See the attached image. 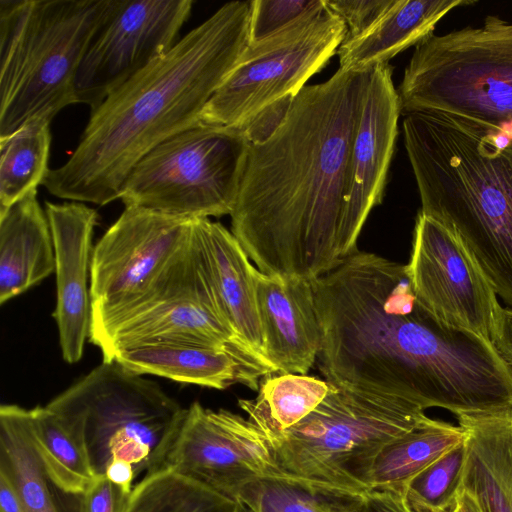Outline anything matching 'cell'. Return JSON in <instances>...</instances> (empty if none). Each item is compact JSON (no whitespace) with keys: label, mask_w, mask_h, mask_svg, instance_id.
Returning a JSON list of instances; mask_svg holds the SVG:
<instances>
[{"label":"cell","mask_w":512,"mask_h":512,"mask_svg":"<svg viewBox=\"0 0 512 512\" xmlns=\"http://www.w3.org/2000/svg\"><path fill=\"white\" fill-rule=\"evenodd\" d=\"M423 214L449 229L512 307V132L437 110L403 115Z\"/></svg>","instance_id":"obj_4"},{"label":"cell","mask_w":512,"mask_h":512,"mask_svg":"<svg viewBox=\"0 0 512 512\" xmlns=\"http://www.w3.org/2000/svg\"><path fill=\"white\" fill-rule=\"evenodd\" d=\"M249 147L243 128L200 121L148 152L119 199L125 207L187 219L231 215Z\"/></svg>","instance_id":"obj_9"},{"label":"cell","mask_w":512,"mask_h":512,"mask_svg":"<svg viewBox=\"0 0 512 512\" xmlns=\"http://www.w3.org/2000/svg\"><path fill=\"white\" fill-rule=\"evenodd\" d=\"M406 265L417 298L435 317L492 340L502 309L495 289L461 241L420 211Z\"/></svg>","instance_id":"obj_14"},{"label":"cell","mask_w":512,"mask_h":512,"mask_svg":"<svg viewBox=\"0 0 512 512\" xmlns=\"http://www.w3.org/2000/svg\"><path fill=\"white\" fill-rule=\"evenodd\" d=\"M0 512H25L20 495L12 482L0 473Z\"/></svg>","instance_id":"obj_38"},{"label":"cell","mask_w":512,"mask_h":512,"mask_svg":"<svg viewBox=\"0 0 512 512\" xmlns=\"http://www.w3.org/2000/svg\"><path fill=\"white\" fill-rule=\"evenodd\" d=\"M252 0L231 1L90 113L67 162L42 185L58 198L99 206L120 197L132 168L200 115L250 41Z\"/></svg>","instance_id":"obj_3"},{"label":"cell","mask_w":512,"mask_h":512,"mask_svg":"<svg viewBox=\"0 0 512 512\" xmlns=\"http://www.w3.org/2000/svg\"><path fill=\"white\" fill-rule=\"evenodd\" d=\"M330 383L319 378L274 372L260 382L254 399H239V407L263 436L283 432L306 418L324 400Z\"/></svg>","instance_id":"obj_25"},{"label":"cell","mask_w":512,"mask_h":512,"mask_svg":"<svg viewBox=\"0 0 512 512\" xmlns=\"http://www.w3.org/2000/svg\"><path fill=\"white\" fill-rule=\"evenodd\" d=\"M193 221L125 207L93 248L91 316L119 308L152 286L188 244Z\"/></svg>","instance_id":"obj_13"},{"label":"cell","mask_w":512,"mask_h":512,"mask_svg":"<svg viewBox=\"0 0 512 512\" xmlns=\"http://www.w3.org/2000/svg\"><path fill=\"white\" fill-rule=\"evenodd\" d=\"M55 254L56 321L63 359L77 363L91 329L90 275L95 209L81 202H45Z\"/></svg>","instance_id":"obj_16"},{"label":"cell","mask_w":512,"mask_h":512,"mask_svg":"<svg viewBox=\"0 0 512 512\" xmlns=\"http://www.w3.org/2000/svg\"><path fill=\"white\" fill-rule=\"evenodd\" d=\"M85 494L86 512H124L130 494L106 476L95 477Z\"/></svg>","instance_id":"obj_35"},{"label":"cell","mask_w":512,"mask_h":512,"mask_svg":"<svg viewBox=\"0 0 512 512\" xmlns=\"http://www.w3.org/2000/svg\"><path fill=\"white\" fill-rule=\"evenodd\" d=\"M330 383V382H329ZM411 401L330 383L324 400L295 426L263 436L275 471L319 493L369 489L375 459L428 416Z\"/></svg>","instance_id":"obj_6"},{"label":"cell","mask_w":512,"mask_h":512,"mask_svg":"<svg viewBox=\"0 0 512 512\" xmlns=\"http://www.w3.org/2000/svg\"><path fill=\"white\" fill-rule=\"evenodd\" d=\"M344 38V23L325 6L267 38L249 42L205 105L200 121L246 127L269 106L294 97L337 53Z\"/></svg>","instance_id":"obj_11"},{"label":"cell","mask_w":512,"mask_h":512,"mask_svg":"<svg viewBox=\"0 0 512 512\" xmlns=\"http://www.w3.org/2000/svg\"><path fill=\"white\" fill-rule=\"evenodd\" d=\"M464 438L459 425L427 417L381 450L369 474V488H404L413 476Z\"/></svg>","instance_id":"obj_26"},{"label":"cell","mask_w":512,"mask_h":512,"mask_svg":"<svg viewBox=\"0 0 512 512\" xmlns=\"http://www.w3.org/2000/svg\"><path fill=\"white\" fill-rule=\"evenodd\" d=\"M322 495L330 512H414L404 488H369L359 492Z\"/></svg>","instance_id":"obj_33"},{"label":"cell","mask_w":512,"mask_h":512,"mask_svg":"<svg viewBox=\"0 0 512 512\" xmlns=\"http://www.w3.org/2000/svg\"><path fill=\"white\" fill-rule=\"evenodd\" d=\"M117 0H0V137L77 103L75 80Z\"/></svg>","instance_id":"obj_5"},{"label":"cell","mask_w":512,"mask_h":512,"mask_svg":"<svg viewBox=\"0 0 512 512\" xmlns=\"http://www.w3.org/2000/svg\"><path fill=\"white\" fill-rule=\"evenodd\" d=\"M237 500L246 512H330L318 491L279 475L249 482L239 491Z\"/></svg>","instance_id":"obj_31"},{"label":"cell","mask_w":512,"mask_h":512,"mask_svg":"<svg viewBox=\"0 0 512 512\" xmlns=\"http://www.w3.org/2000/svg\"><path fill=\"white\" fill-rule=\"evenodd\" d=\"M244 512H246V510L244 509Z\"/></svg>","instance_id":"obj_41"},{"label":"cell","mask_w":512,"mask_h":512,"mask_svg":"<svg viewBox=\"0 0 512 512\" xmlns=\"http://www.w3.org/2000/svg\"><path fill=\"white\" fill-rule=\"evenodd\" d=\"M29 410L34 441L50 477L66 490L84 493L95 475L80 437L49 407Z\"/></svg>","instance_id":"obj_29"},{"label":"cell","mask_w":512,"mask_h":512,"mask_svg":"<svg viewBox=\"0 0 512 512\" xmlns=\"http://www.w3.org/2000/svg\"><path fill=\"white\" fill-rule=\"evenodd\" d=\"M114 484L120 486L125 492H132V483L136 473L132 464L123 459H113L105 470V475Z\"/></svg>","instance_id":"obj_37"},{"label":"cell","mask_w":512,"mask_h":512,"mask_svg":"<svg viewBox=\"0 0 512 512\" xmlns=\"http://www.w3.org/2000/svg\"><path fill=\"white\" fill-rule=\"evenodd\" d=\"M448 512H461L460 505L458 503V499H457L456 504Z\"/></svg>","instance_id":"obj_40"},{"label":"cell","mask_w":512,"mask_h":512,"mask_svg":"<svg viewBox=\"0 0 512 512\" xmlns=\"http://www.w3.org/2000/svg\"><path fill=\"white\" fill-rule=\"evenodd\" d=\"M112 360L139 375H155L218 390L239 383L258 391L261 380L275 372L246 346L221 348L153 342L121 350Z\"/></svg>","instance_id":"obj_19"},{"label":"cell","mask_w":512,"mask_h":512,"mask_svg":"<svg viewBox=\"0 0 512 512\" xmlns=\"http://www.w3.org/2000/svg\"><path fill=\"white\" fill-rule=\"evenodd\" d=\"M0 473L18 491L25 512H86L84 493L50 477L34 441L30 410L15 404L0 407Z\"/></svg>","instance_id":"obj_23"},{"label":"cell","mask_w":512,"mask_h":512,"mask_svg":"<svg viewBox=\"0 0 512 512\" xmlns=\"http://www.w3.org/2000/svg\"><path fill=\"white\" fill-rule=\"evenodd\" d=\"M311 284L326 381L456 416L512 407V366L491 341L435 317L407 265L358 250Z\"/></svg>","instance_id":"obj_1"},{"label":"cell","mask_w":512,"mask_h":512,"mask_svg":"<svg viewBox=\"0 0 512 512\" xmlns=\"http://www.w3.org/2000/svg\"><path fill=\"white\" fill-rule=\"evenodd\" d=\"M388 63L373 67L353 141L345 226L357 245L372 209L382 202L398 134L400 104Z\"/></svg>","instance_id":"obj_17"},{"label":"cell","mask_w":512,"mask_h":512,"mask_svg":"<svg viewBox=\"0 0 512 512\" xmlns=\"http://www.w3.org/2000/svg\"><path fill=\"white\" fill-rule=\"evenodd\" d=\"M372 69L304 86L273 132L250 143L231 232L262 273L312 280L358 251L346 197Z\"/></svg>","instance_id":"obj_2"},{"label":"cell","mask_w":512,"mask_h":512,"mask_svg":"<svg viewBox=\"0 0 512 512\" xmlns=\"http://www.w3.org/2000/svg\"><path fill=\"white\" fill-rule=\"evenodd\" d=\"M456 417L465 433L461 490L480 512H512V407Z\"/></svg>","instance_id":"obj_21"},{"label":"cell","mask_w":512,"mask_h":512,"mask_svg":"<svg viewBox=\"0 0 512 512\" xmlns=\"http://www.w3.org/2000/svg\"><path fill=\"white\" fill-rule=\"evenodd\" d=\"M89 340L101 350L104 361L121 350L153 342L246 346L221 312L204 269L194 222L188 244L160 278L131 302L99 316Z\"/></svg>","instance_id":"obj_10"},{"label":"cell","mask_w":512,"mask_h":512,"mask_svg":"<svg viewBox=\"0 0 512 512\" xmlns=\"http://www.w3.org/2000/svg\"><path fill=\"white\" fill-rule=\"evenodd\" d=\"M55 270L53 238L32 191L0 212V304L26 292Z\"/></svg>","instance_id":"obj_22"},{"label":"cell","mask_w":512,"mask_h":512,"mask_svg":"<svg viewBox=\"0 0 512 512\" xmlns=\"http://www.w3.org/2000/svg\"><path fill=\"white\" fill-rule=\"evenodd\" d=\"M324 3L344 23V41H349L369 30L391 6L393 0H324Z\"/></svg>","instance_id":"obj_34"},{"label":"cell","mask_w":512,"mask_h":512,"mask_svg":"<svg viewBox=\"0 0 512 512\" xmlns=\"http://www.w3.org/2000/svg\"><path fill=\"white\" fill-rule=\"evenodd\" d=\"M397 94L402 115L437 110L512 132V23L430 35L416 45Z\"/></svg>","instance_id":"obj_8"},{"label":"cell","mask_w":512,"mask_h":512,"mask_svg":"<svg viewBox=\"0 0 512 512\" xmlns=\"http://www.w3.org/2000/svg\"><path fill=\"white\" fill-rule=\"evenodd\" d=\"M465 456L463 441L405 484V495L414 512H448L456 504Z\"/></svg>","instance_id":"obj_30"},{"label":"cell","mask_w":512,"mask_h":512,"mask_svg":"<svg viewBox=\"0 0 512 512\" xmlns=\"http://www.w3.org/2000/svg\"><path fill=\"white\" fill-rule=\"evenodd\" d=\"M124 512H244L240 501L169 468L146 474Z\"/></svg>","instance_id":"obj_28"},{"label":"cell","mask_w":512,"mask_h":512,"mask_svg":"<svg viewBox=\"0 0 512 512\" xmlns=\"http://www.w3.org/2000/svg\"><path fill=\"white\" fill-rule=\"evenodd\" d=\"M194 230L205 272L224 318L238 338L266 361L256 298L258 269L221 223L195 219Z\"/></svg>","instance_id":"obj_20"},{"label":"cell","mask_w":512,"mask_h":512,"mask_svg":"<svg viewBox=\"0 0 512 512\" xmlns=\"http://www.w3.org/2000/svg\"><path fill=\"white\" fill-rule=\"evenodd\" d=\"M163 468L237 500L249 482L277 476L271 454L247 418L199 402L186 408Z\"/></svg>","instance_id":"obj_15"},{"label":"cell","mask_w":512,"mask_h":512,"mask_svg":"<svg viewBox=\"0 0 512 512\" xmlns=\"http://www.w3.org/2000/svg\"><path fill=\"white\" fill-rule=\"evenodd\" d=\"M324 8V0H252L249 42L267 38Z\"/></svg>","instance_id":"obj_32"},{"label":"cell","mask_w":512,"mask_h":512,"mask_svg":"<svg viewBox=\"0 0 512 512\" xmlns=\"http://www.w3.org/2000/svg\"><path fill=\"white\" fill-rule=\"evenodd\" d=\"M491 341L501 357L512 366V307L501 309Z\"/></svg>","instance_id":"obj_36"},{"label":"cell","mask_w":512,"mask_h":512,"mask_svg":"<svg viewBox=\"0 0 512 512\" xmlns=\"http://www.w3.org/2000/svg\"><path fill=\"white\" fill-rule=\"evenodd\" d=\"M256 298L266 361L275 372L306 375L322 340L311 280L258 270Z\"/></svg>","instance_id":"obj_18"},{"label":"cell","mask_w":512,"mask_h":512,"mask_svg":"<svg viewBox=\"0 0 512 512\" xmlns=\"http://www.w3.org/2000/svg\"><path fill=\"white\" fill-rule=\"evenodd\" d=\"M458 503L461 512H480L473 499L462 490H460Z\"/></svg>","instance_id":"obj_39"},{"label":"cell","mask_w":512,"mask_h":512,"mask_svg":"<svg viewBox=\"0 0 512 512\" xmlns=\"http://www.w3.org/2000/svg\"><path fill=\"white\" fill-rule=\"evenodd\" d=\"M51 121L34 117L0 137V212L43 183L50 170Z\"/></svg>","instance_id":"obj_27"},{"label":"cell","mask_w":512,"mask_h":512,"mask_svg":"<svg viewBox=\"0 0 512 512\" xmlns=\"http://www.w3.org/2000/svg\"><path fill=\"white\" fill-rule=\"evenodd\" d=\"M192 7L191 0H117L78 69L77 103L96 109L112 91L170 50Z\"/></svg>","instance_id":"obj_12"},{"label":"cell","mask_w":512,"mask_h":512,"mask_svg":"<svg viewBox=\"0 0 512 512\" xmlns=\"http://www.w3.org/2000/svg\"><path fill=\"white\" fill-rule=\"evenodd\" d=\"M77 433L95 477L113 459L136 477L164 467L186 408L162 387L118 362L102 361L47 405Z\"/></svg>","instance_id":"obj_7"},{"label":"cell","mask_w":512,"mask_h":512,"mask_svg":"<svg viewBox=\"0 0 512 512\" xmlns=\"http://www.w3.org/2000/svg\"><path fill=\"white\" fill-rule=\"evenodd\" d=\"M473 0H393L379 20L361 36L338 48L345 70H365L388 63L398 53L433 34L436 24L451 10Z\"/></svg>","instance_id":"obj_24"}]
</instances>
